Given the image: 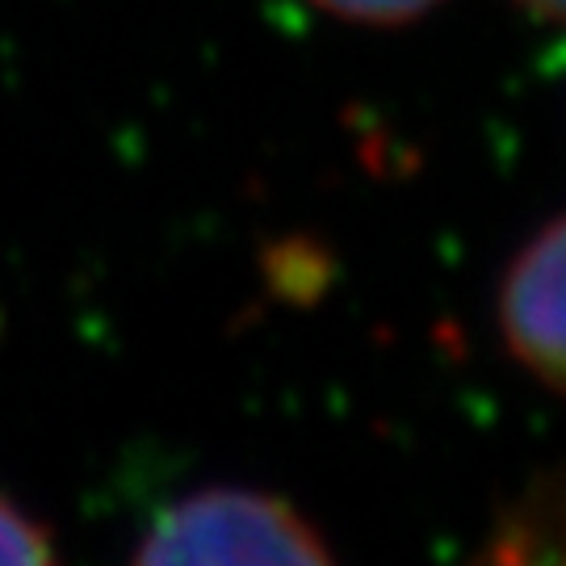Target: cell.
<instances>
[{
  "instance_id": "obj_1",
  "label": "cell",
  "mask_w": 566,
  "mask_h": 566,
  "mask_svg": "<svg viewBox=\"0 0 566 566\" xmlns=\"http://www.w3.org/2000/svg\"><path fill=\"white\" fill-rule=\"evenodd\" d=\"M139 566H324L336 549L294 500L243 483L198 486L168 504L130 549Z\"/></svg>"
},
{
  "instance_id": "obj_2",
  "label": "cell",
  "mask_w": 566,
  "mask_h": 566,
  "mask_svg": "<svg viewBox=\"0 0 566 566\" xmlns=\"http://www.w3.org/2000/svg\"><path fill=\"white\" fill-rule=\"evenodd\" d=\"M495 324L512 365L546 395L566 390V219L549 214L500 273Z\"/></svg>"
},
{
  "instance_id": "obj_3",
  "label": "cell",
  "mask_w": 566,
  "mask_h": 566,
  "mask_svg": "<svg viewBox=\"0 0 566 566\" xmlns=\"http://www.w3.org/2000/svg\"><path fill=\"white\" fill-rule=\"evenodd\" d=\"M55 558H60V546H55L51 525L0 491V563L42 566Z\"/></svg>"
},
{
  "instance_id": "obj_4",
  "label": "cell",
  "mask_w": 566,
  "mask_h": 566,
  "mask_svg": "<svg viewBox=\"0 0 566 566\" xmlns=\"http://www.w3.org/2000/svg\"><path fill=\"white\" fill-rule=\"evenodd\" d=\"M319 13L344 21V25H369V30H399L416 25L428 13H437L446 0H306Z\"/></svg>"
},
{
  "instance_id": "obj_5",
  "label": "cell",
  "mask_w": 566,
  "mask_h": 566,
  "mask_svg": "<svg viewBox=\"0 0 566 566\" xmlns=\"http://www.w3.org/2000/svg\"><path fill=\"white\" fill-rule=\"evenodd\" d=\"M512 4H516L533 25H558L566 9V0H512Z\"/></svg>"
}]
</instances>
